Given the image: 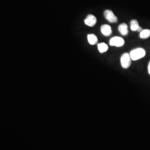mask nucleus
<instances>
[{
  "instance_id": "obj_1",
  "label": "nucleus",
  "mask_w": 150,
  "mask_h": 150,
  "mask_svg": "<svg viewBox=\"0 0 150 150\" xmlns=\"http://www.w3.org/2000/svg\"><path fill=\"white\" fill-rule=\"evenodd\" d=\"M146 54V51L144 48H137L132 50L129 55L132 60L137 61L138 59H141L144 57Z\"/></svg>"
},
{
  "instance_id": "obj_2",
  "label": "nucleus",
  "mask_w": 150,
  "mask_h": 150,
  "mask_svg": "<svg viewBox=\"0 0 150 150\" xmlns=\"http://www.w3.org/2000/svg\"><path fill=\"white\" fill-rule=\"evenodd\" d=\"M131 60L132 59L129 53H125L122 54L120 58V62L122 68L125 69L129 68L131 64Z\"/></svg>"
},
{
  "instance_id": "obj_3",
  "label": "nucleus",
  "mask_w": 150,
  "mask_h": 150,
  "mask_svg": "<svg viewBox=\"0 0 150 150\" xmlns=\"http://www.w3.org/2000/svg\"><path fill=\"white\" fill-rule=\"evenodd\" d=\"M105 18L110 23H116L118 22V18L115 15L112 11L110 10H106L103 13Z\"/></svg>"
},
{
  "instance_id": "obj_4",
  "label": "nucleus",
  "mask_w": 150,
  "mask_h": 150,
  "mask_svg": "<svg viewBox=\"0 0 150 150\" xmlns=\"http://www.w3.org/2000/svg\"><path fill=\"white\" fill-rule=\"evenodd\" d=\"M110 45L111 46H115V47H121L125 44V40L122 38L115 36L111 38L110 40Z\"/></svg>"
},
{
  "instance_id": "obj_5",
  "label": "nucleus",
  "mask_w": 150,
  "mask_h": 150,
  "mask_svg": "<svg viewBox=\"0 0 150 150\" xmlns=\"http://www.w3.org/2000/svg\"><path fill=\"white\" fill-rule=\"evenodd\" d=\"M84 22L87 26L90 27H93L96 23V17L93 15H88L85 19Z\"/></svg>"
},
{
  "instance_id": "obj_6",
  "label": "nucleus",
  "mask_w": 150,
  "mask_h": 150,
  "mask_svg": "<svg viewBox=\"0 0 150 150\" xmlns=\"http://www.w3.org/2000/svg\"><path fill=\"white\" fill-rule=\"evenodd\" d=\"M101 31L103 34V35H104L105 36H109L112 33V28L111 26L108 25H106V24L103 25L101 26Z\"/></svg>"
},
{
  "instance_id": "obj_7",
  "label": "nucleus",
  "mask_w": 150,
  "mask_h": 150,
  "mask_svg": "<svg viewBox=\"0 0 150 150\" xmlns=\"http://www.w3.org/2000/svg\"><path fill=\"white\" fill-rule=\"evenodd\" d=\"M130 25L131 30L132 31H138L141 32L143 30V29L139 26V22L136 20H132L130 22Z\"/></svg>"
},
{
  "instance_id": "obj_8",
  "label": "nucleus",
  "mask_w": 150,
  "mask_h": 150,
  "mask_svg": "<svg viewBox=\"0 0 150 150\" xmlns=\"http://www.w3.org/2000/svg\"><path fill=\"white\" fill-rule=\"evenodd\" d=\"M118 29L119 32L123 36H126L129 33L128 26L125 23L120 24L118 26Z\"/></svg>"
},
{
  "instance_id": "obj_9",
  "label": "nucleus",
  "mask_w": 150,
  "mask_h": 150,
  "mask_svg": "<svg viewBox=\"0 0 150 150\" xmlns=\"http://www.w3.org/2000/svg\"><path fill=\"white\" fill-rule=\"evenodd\" d=\"M87 40L88 43L91 45H96L98 42L97 38L94 34H88L87 35Z\"/></svg>"
},
{
  "instance_id": "obj_10",
  "label": "nucleus",
  "mask_w": 150,
  "mask_h": 150,
  "mask_svg": "<svg viewBox=\"0 0 150 150\" xmlns=\"http://www.w3.org/2000/svg\"><path fill=\"white\" fill-rule=\"evenodd\" d=\"M97 48L98 50L99 51V52L100 53H104V52H106L108 50V47L107 46V45H106L105 43H98V45H97Z\"/></svg>"
},
{
  "instance_id": "obj_11",
  "label": "nucleus",
  "mask_w": 150,
  "mask_h": 150,
  "mask_svg": "<svg viewBox=\"0 0 150 150\" xmlns=\"http://www.w3.org/2000/svg\"><path fill=\"white\" fill-rule=\"evenodd\" d=\"M150 36V30L149 29H145L143 30L139 33V37L145 39L147 38Z\"/></svg>"
},
{
  "instance_id": "obj_12",
  "label": "nucleus",
  "mask_w": 150,
  "mask_h": 150,
  "mask_svg": "<svg viewBox=\"0 0 150 150\" xmlns=\"http://www.w3.org/2000/svg\"><path fill=\"white\" fill-rule=\"evenodd\" d=\"M148 71H149V74L150 75V61L149 66H148Z\"/></svg>"
}]
</instances>
